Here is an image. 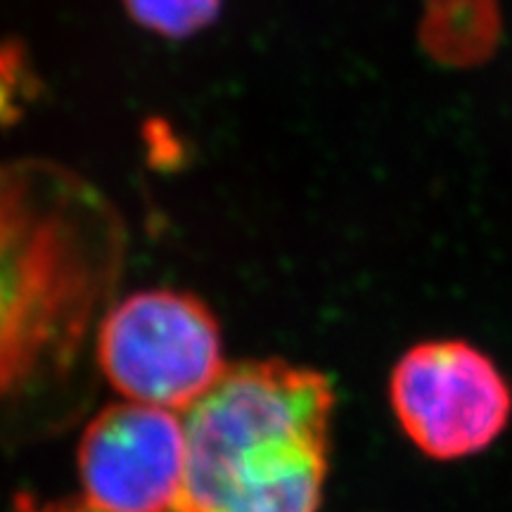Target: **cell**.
Returning a JSON list of instances; mask_svg holds the SVG:
<instances>
[{"mask_svg":"<svg viewBox=\"0 0 512 512\" xmlns=\"http://www.w3.org/2000/svg\"><path fill=\"white\" fill-rule=\"evenodd\" d=\"M335 389L313 368L268 358L223 370L185 411L178 512H320Z\"/></svg>","mask_w":512,"mask_h":512,"instance_id":"obj_1","label":"cell"},{"mask_svg":"<svg viewBox=\"0 0 512 512\" xmlns=\"http://www.w3.org/2000/svg\"><path fill=\"white\" fill-rule=\"evenodd\" d=\"M98 361L128 401L185 413L226 370L219 320L181 290L128 294L102 320Z\"/></svg>","mask_w":512,"mask_h":512,"instance_id":"obj_2","label":"cell"},{"mask_svg":"<svg viewBox=\"0 0 512 512\" xmlns=\"http://www.w3.org/2000/svg\"><path fill=\"white\" fill-rule=\"evenodd\" d=\"M389 403L403 434L434 460L477 456L512 418L508 377L465 339H432L408 349L389 375Z\"/></svg>","mask_w":512,"mask_h":512,"instance_id":"obj_3","label":"cell"},{"mask_svg":"<svg viewBox=\"0 0 512 512\" xmlns=\"http://www.w3.org/2000/svg\"><path fill=\"white\" fill-rule=\"evenodd\" d=\"M185 460L181 415L136 401L114 403L81 437V501L100 512H178Z\"/></svg>","mask_w":512,"mask_h":512,"instance_id":"obj_4","label":"cell"},{"mask_svg":"<svg viewBox=\"0 0 512 512\" xmlns=\"http://www.w3.org/2000/svg\"><path fill=\"white\" fill-rule=\"evenodd\" d=\"M128 17L162 38H190L219 17L223 0H121Z\"/></svg>","mask_w":512,"mask_h":512,"instance_id":"obj_5","label":"cell"},{"mask_svg":"<svg viewBox=\"0 0 512 512\" xmlns=\"http://www.w3.org/2000/svg\"><path fill=\"white\" fill-rule=\"evenodd\" d=\"M12 512H100L86 501H36L27 494L17 496Z\"/></svg>","mask_w":512,"mask_h":512,"instance_id":"obj_6","label":"cell"}]
</instances>
